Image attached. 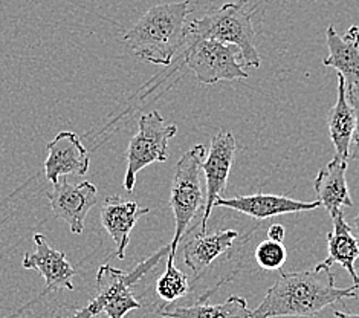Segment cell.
<instances>
[{
    "label": "cell",
    "instance_id": "obj_6",
    "mask_svg": "<svg viewBox=\"0 0 359 318\" xmlns=\"http://www.w3.org/2000/svg\"><path fill=\"white\" fill-rule=\"evenodd\" d=\"M176 133L177 126L167 123L158 110H151L140 118L138 133L133 135L126 150L124 188L127 192H133L138 171L153 162H165L168 159V141Z\"/></svg>",
    "mask_w": 359,
    "mask_h": 318
},
{
    "label": "cell",
    "instance_id": "obj_7",
    "mask_svg": "<svg viewBox=\"0 0 359 318\" xmlns=\"http://www.w3.org/2000/svg\"><path fill=\"white\" fill-rule=\"evenodd\" d=\"M185 63L202 84L248 79L234 49L215 39H199L184 49Z\"/></svg>",
    "mask_w": 359,
    "mask_h": 318
},
{
    "label": "cell",
    "instance_id": "obj_24",
    "mask_svg": "<svg viewBox=\"0 0 359 318\" xmlns=\"http://www.w3.org/2000/svg\"><path fill=\"white\" fill-rule=\"evenodd\" d=\"M335 317L337 318H359V314H348V312L335 311Z\"/></svg>",
    "mask_w": 359,
    "mask_h": 318
},
{
    "label": "cell",
    "instance_id": "obj_4",
    "mask_svg": "<svg viewBox=\"0 0 359 318\" xmlns=\"http://www.w3.org/2000/svg\"><path fill=\"white\" fill-rule=\"evenodd\" d=\"M203 145L198 144L187 150L175 167V176L170 192V207L175 214V237L170 244V253L176 256L177 246L184 239L191 220L205 208L207 193L202 188V162L205 159Z\"/></svg>",
    "mask_w": 359,
    "mask_h": 318
},
{
    "label": "cell",
    "instance_id": "obj_1",
    "mask_svg": "<svg viewBox=\"0 0 359 318\" xmlns=\"http://www.w3.org/2000/svg\"><path fill=\"white\" fill-rule=\"evenodd\" d=\"M358 289V285L338 288L330 268L298 272L281 271L263 302L251 312V318L316 317L323 309L341 303L344 298H356Z\"/></svg>",
    "mask_w": 359,
    "mask_h": 318
},
{
    "label": "cell",
    "instance_id": "obj_12",
    "mask_svg": "<svg viewBox=\"0 0 359 318\" xmlns=\"http://www.w3.org/2000/svg\"><path fill=\"white\" fill-rule=\"evenodd\" d=\"M321 202H303L290 199L281 194H264L257 193L251 196H234V197H219L215 202V207H225L236 211H241L246 216L257 220L281 216V214L312 211L320 208Z\"/></svg>",
    "mask_w": 359,
    "mask_h": 318
},
{
    "label": "cell",
    "instance_id": "obj_8",
    "mask_svg": "<svg viewBox=\"0 0 359 318\" xmlns=\"http://www.w3.org/2000/svg\"><path fill=\"white\" fill-rule=\"evenodd\" d=\"M236 138L231 132H219L211 140V147L208 157L202 162V171L207 180V202H205L203 216L201 220V231L207 233L208 219L211 216L212 207L219 197L226 192V184L229 178L231 166L236 153Z\"/></svg>",
    "mask_w": 359,
    "mask_h": 318
},
{
    "label": "cell",
    "instance_id": "obj_3",
    "mask_svg": "<svg viewBox=\"0 0 359 318\" xmlns=\"http://www.w3.org/2000/svg\"><path fill=\"white\" fill-rule=\"evenodd\" d=\"M246 2L248 0L238 4H225L219 10L205 14L202 19L188 22L184 48L199 39H215L226 45H236L241 51L245 66L260 67L262 62L255 48V31L251 14L243 10Z\"/></svg>",
    "mask_w": 359,
    "mask_h": 318
},
{
    "label": "cell",
    "instance_id": "obj_14",
    "mask_svg": "<svg viewBox=\"0 0 359 318\" xmlns=\"http://www.w3.org/2000/svg\"><path fill=\"white\" fill-rule=\"evenodd\" d=\"M333 231L327 234L329 254L326 260L315 266L316 270H327L333 265H341L350 274V277L359 286V274L355 263L359 260V240L355 236L352 227L344 218L343 210L332 214Z\"/></svg>",
    "mask_w": 359,
    "mask_h": 318
},
{
    "label": "cell",
    "instance_id": "obj_10",
    "mask_svg": "<svg viewBox=\"0 0 359 318\" xmlns=\"http://www.w3.org/2000/svg\"><path fill=\"white\" fill-rule=\"evenodd\" d=\"M34 251L23 256L22 266L25 270L39 271L45 279L46 292H55L58 289L74 291L72 279L75 277L74 266L67 262L63 251H57L49 245L45 234L36 233L32 236Z\"/></svg>",
    "mask_w": 359,
    "mask_h": 318
},
{
    "label": "cell",
    "instance_id": "obj_23",
    "mask_svg": "<svg viewBox=\"0 0 359 318\" xmlns=\"http://www.w3.org/2000/svg\"><path fill=\"white\" fill-rule=\"evenodd\" d=\"M286 236V228L280 223H272L268 228V239L276 240V242H283Z\"/></svg>",
    "mask_w": 359,
    "mask_h": 318
},
{
    "label": "cell",
    "instance_id": "obj_26",
    "mask_svg": "<svg viewBox=\"0 0 359 318\" xmlns=\"http://www.w3.org/2000/svg\"><path fill=\"white\" fill-rule=\"evenodd\" d=\"M359 262V260H358ZM358 274H359V266H358Z\"/></svg>",
    "mask_w": 359,
    "mask_h": 318
},
{
    "label": "cell",
    "instance_id": "obj_20",
    "mask_svg": "<svg viewBox=\"0 0 359 318\" xmlns=\"http://www.w3.org/2000/svg\"><path fill=\"white\" fill-rule=\"evenodd\" d=\"M175 257L167 254L165 272L156 281V296L164 303H175L188 296L190 292V279L181 270L176 268Z\"/></svg>",
    "mask_w": 359,
    "mask_h": 318
},
{
    "label": "cell",
    "instance_id": "obj_18",
    "mask_svg": "<svg viewBox=\"0 0 359 318\" xmlns=\"http://www.w3.org/2000/svg\"><path fill=\"white\" fill-rule=\"evenodd\" d=\"M338 80V98L335 106L329 112L327 127L333 147L337 150L338 157L348 159L350 141H352L353 128H355V112L350 105L347 97V84L346 79L339 72L337 74Z\"/></svg>",
    "mask_w": 359,
    "mask_h": 318
},
{
    "label": "cell",
    "instance_id": "obj_16",
    "mask_svg": "<svg viewBox=\"0 0 359 318\" xmlns=\"http://www.w3.org/2000/svg\"><path fill=\"white\" fill-rule=\"evenodd\" d=\"M329 57L323 65L333 67L346 79L347 84H359V28L352 25L344 36H339L333 25L326 29Z\"/></svg>",
    "mask_w": 359,
    "mask_h": 318
},
{
    "label": "cell",
    "instance_id": "obj_22",
    "mask_svg": "<svg viewBox=\"0 0 359 318\" xmlns=\"http://www.w3.org/2000/svg\"><path fill=\"white\" fill-rule=\"evenodd\" d=\"M347 97L355 112V128L350 141L348 159L359 161V84H347Z\"/></svg>",
    "mask_w": 359,
    "mask_h": 318
},
{
    "label": "cell",
    "instance_id": "obj_17",
    "mask_svg": "<svg viewBox=\"0 0 359 318\" xmlns=\"http://www.w3.org/2000/svg\"><path fill=\"white\" fill-rule=\"evenodd\" d=\"M347 168V159H343L337 154L329 164L318 171V176L313 180V188L318 194V201L329 211L330 216L337 211H341L343 207H353L346 179Z\"/></svg>",
    "mask_w": 359,
    "mask_h": 318
},
{
    "label": "cell",
    "instance_id": "obj_21",
    "mask_svg": "<svg viewBox=\"0 0 359 318\" xmlns=\"http://www.w3.org/2000/svg\"><path fill=\"white\" fill-rule=\"evenodd\" d=\"M255 260H257L262 270L276 271L281 270L287 259V251L283 242H276V240H262L254 251Z\"/></svg>",
    "mask_w": 359,
    "mask_h": 318
},
{
    "label": "cell",
    "instance_id": "obj_2",
    "mask_svg": "<svg viewBox=\"0 0 359 318\" xmlns=\"http://www.w3.org/2000/svg\"><path fill=\"white\" fill-rule=\"evenodd\" d=\"M190 13V0L153 6L124 34L123 40L144 62L170 66L185 45L187 17Z\"/></svg>",
    "mask_w": 359,
    "mask_h": 318
},
{
    "label": "cell",
    "instance_id": "obj_13",
    "mask_svg": "<svg viewBox=\"0 0 359 318\" xmlns=\"http://www.w3.org/2000/svg\"><path fill=\"white\" fill-rule=\"evenodd\" d=\"M150 208L141 207L133 201H123L119 196H109L101 205V225L116 245V257L124 259L130 244V234L138 222Z\"/></svg>",
    "mask_w": 359,
    "mask_h": 318
},
{
    "label": "cell",
    "instance_id": "obj_15",
    "mask_svg": "<svg viewBox=\"0 0 359 318\" xmlns=\"http://www.w3.org/2000/svg\"><path fill=\"white\" fill-rule=\"evenodd\" d=\"M237 239L236 230H222L216 233H194L184 245V263L198 277L216 262L220 256L233 248Z\"/></svg>",
    "mask_w": 359,
    "mask_h": 318
},
{
    "label": "cell",
    "instance_id": "obj_11",
    "mask_svg": "<svg viewBox=\"0 0 359 318\" xmlns=\"http://www.w3.org/2000/svg\"><path fill=\"white\" fill-rule=\"evenodd\" d=\"M90 167L86 145L74 132H60L48 143V158L45 161V176L57 184L60 176H86Z\"/></svg>",
    "mask_w": 359,
    "mask_h": 318
},
{
    "label": "cell",
    "instance_id": "obj_19",
    "mask_svg": "<svg viewBox=\"0 0 359 318\" xmlns=\"http://www.w3.org/2000/svg\"><path fill=\"white\" fill-rule=\"evenodd\" d=\"M251 309L241 296H231L220 305H191L162 307L158 314L162 318H251Z\"/></svg>",
    "mask_w": 359,
    "mask_h": 318
},
{
    "label": "cell",
    "instance_id": "obj_25",
    "mask_svg": "<svg viewBox=\"0 0 359 318\" xmlns=\"http://www.w3.org/2000/svg\"><path fill=\"white\" fill-rule=\"evenodd\" d=\"M353 227H355V236L358 237V240H359V213H358V216L355 218V220H353Z\"/></svg>",
    "mask_w": 359,
    "mask_h": 318
},
{
    "label": "cell",
    "instance_id": "obj_9",
    "mask_svg": "<svg viewBox=\"0 0 359 318\" xmlns=\"http://www.w3.org/2000/svg\"><path fill=\"white\" fill-rule=\"evenodd\" d=\"M53 185L48 201L54 216L66 222L74 234H81L89 211L98 202L97 187L89 180L74 185L66 178Z\"/></svg>",
    "mask_w": 359,
    "mask_h": 318
},
{
    "label": "cell",
    "instance_id": "obj_5",
    "mask_svg": "<svg viewBox=\"0 0 359 318\" xmlns=\"http://www.w3.org/2000/svg\"><path fill=\"white\" fill-rule=\"evenodd\" d=\"M170 253V245L164 246L150 259L140 263L130 272H124L109 265H102L97 274L98 294L86 306L90 315L104 312L109 318H124L133 309H140L142 305L133 297L132 286L138 281L144 274H147L155 266L161 257Z\"/></svg>",
    "mask_w": 359,
    "mask_h": 318
}]
</instances>
